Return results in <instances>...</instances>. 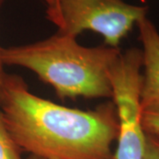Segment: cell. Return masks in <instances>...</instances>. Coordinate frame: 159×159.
I'll return each mask as SVG.
<instances>
[{"label":"cell","instance_id":"3957f363","mask_svg":"<svg viewBox=\"0 0 159 159\" xmlns=\"http://www.w3.org/2000/svg\"><path fill=\"white\" fill-rule=\"evenodd\" d=\"M148 10L123 0H57L53 9L46 10V18L57 26L58 34L76 38L90 30L102 35L105 45L119 48L133 27L147 17Z\"/></svg>","mask_w":159,"mask_h":159},{"label":"cell","instance_id":"6da1fadb","mask_svg":"<svg viewBox=\"0 0 159 159\" xmlns=\"http://www.w3.org/2000/svg\"><path fill=\"white\" fill-rule=\"evenodd\" d=\"M0 109L21 151L44 159H115L119 130L113 101L92 111L68 108L37 97L20 76L6 74Z\"/></svg>","mask_w":159,"mask_h":159},{"label":"cell","instance_id":"9c48e42d","mask_svg":"<svg viewBox=\"0 0 159 159\" xmlns=\"http://www.w3.org/2000/svg\"><path fill=\"white\" fill-rule=\"evenodd\" d=\"M43 1L47 4V10H51L56 6L57 0H43Z\"/></svg>","mask_w":159,"mask_h":159},{"label":"cell","instance_id":"52a82bcc","mask_svg":"<svg viewBox=\"0 0 159 159\" xmlns=\"http://www.w3.org/2000/svg\"><path fill=\"white\" fill-rule=\"evenodd\" d=\"M142 159H159V136L145 134V145Z\"/></svg>","mask_w":159,"mask_h":159},{"label":"cell","instance_id":"277c9868","mask_svg":"<svg viewBox=\"0 0 159 159\" xmlns=\"http://www.w3.org/2000/svg\"><path fill=\"white\" fill-rule=\"evenodd\" d=\"M142 44L141 109L159 105V32L154 23L143 18L136 24Z\"/></svg>","mask_w":159,"mask_h":159},{"label":"cell","instance_id":"30bf717a","mask_svg":"<svg viewBox=\"0 0 159 159\" xmlns=\"http://www.w3.org/2000/svg\"><path fill=\"white\" fill-rule=\"evenodd\" d=\"M27 159H44V158H42V157H35V156H32V155H30Z\"/></svg>","mask_w":159,"mask_h":159},{"label":"cell","instance_id":"5b68a950","mask_svg":"<svg viewBox=\"0 0 159 159\" xmlns=\"http://www.w3.org/2000/svg\"><path fill=\"white\" fill-rule=\"evenodd\" d=\"M21 152L6 128L0 109V159H22Z\"/></svg>","mask_w":159,"mask_h":159},{"label":"cell","instance_id":"8992f818","mask_svg":"<svg viewBox=\"0 0 159 159\" xmlns=\"http://www.w3.org/2000/svg\"><path fill=\"white\" fill-rule=\"evenodd\" d=\"M141 120L145 134L159 136V105L142 109Z\"/></svg>","mask_w":159,"mask_h":159},{"label":"cell","instance_id":"7a4b0ae2","mask_svg":"<svg viewBox=\"0 0 159 159\" xmlns=\"http://www.w3.org/2000/svg\"><path fill=\"white\" fill-rule=\"evenodd\" d=\"M120 53L107 45L81 46L76 38L58 33L29 44L0 47L3 65L34 72L62 100L112 98L110 71Z\"/></svg>","mask_w":159,"mask_h":159},{"label":"cell","instance_id":"ba28073f","mask_svg":"<svg viewBox=\"0 0 159 159\" xmlns=\"http://www.w3.org/2000/svg\"><path fill=\"white\" fill-rule=\"evenodd\" d=\"M6 0H0V9L3 6L4 2ZM3 63L1 61V58H0V92H1V89H2V86H3V82H4V78H5V75H6V73L4 71V68H3Z\"/></svg>","mask_w":159,"mask_h":159}]
</instances>
